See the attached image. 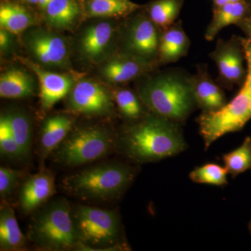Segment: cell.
Returning <instances> with one entry per match:
<instances>
[{"mask_svg":"<svg viewBox=\"0 0 251 251\" xmlns=\"http://www.w3.org/2000/svg\"><path fill=\"white\" fill-rule=\"evenodd\" d=\"M181 125L150 112L123 128L117 137L115 148L135 165L176 156L188 148Z\"/></svg>","mask_w":251,"mask_h":251,"instance_id":"obj_1","label":"cell"},{"mask_svg":"<svg viewBox=\"0 0 251 251\" xmlns=\"http://www.w3.org/2000/svg\"><path fill=\"white\" fill-rule=\"evenodd\" d=\"M138 94L149 111L181 125L198 108L192 75L182 69H171L150 77L140 85Z\"/></svg>","mask_w":251,"mask_h":251,"instance_id":"obj_2","label":"cell"},{"mask_svg":"<svg viewBox=\"0 0 251 251\" xmlns=\"http://www.w3.org/2000/svg\"><path fill=\"white\" fill-rule=\"evenodd\" d=\"M138 171V166L123 162L103 163L67 176L62 188L84 201H114L125 194Z\"/></svg>","mask_w":251,"mask_h":251,"instance_id":"obj_3","label":"cell"},{"mask_svg":"<svg viewBox=\"0 0 251 251\" xmlns=\"http://www.w3.org/2000/svg\"><path fill=\"white\" fill-rule=\"evenodd\" d=\"M72 217L79 245L77 251H130L115 210L76 204Z\"/></svg>","mask_w":251,"mask_h":251,"instance_id":"obj_4","label":"cell"},{"mask_svg":"<svg viewBox=\"0 0 251 251\" xmlns=\"http://www.w3.org/2000/svg\"><path fill=\"white\" fill-rule=\"evenodd\" d=\"M28 239L43 251H77L78 240L72 217V206L57 198L33 213Z\"/></svg>","mask_w":251,"mask_h":251,"instance_id":"obj_5","label":"cell"},{"mask_svg":"<svg viewBox=\"0 0 251 251\" xmlns=\"http://www.w3.org/2000/svg\"><path fill=\"white\" fill-rule=\"evenodd\" d=\"M243 41L248 73L239 93L217 111L202 112L196 119L205 151L224 135L240 131L251 120V43L247 38H243Z\"/></svg>","mask_w":251,"mask_h":251,"instance_id":"obj_6","label":"cell"},{"mask_svg":"<svg viewBox=\"0 0 251 251\" xmlns=\"http://www.w3.org/2000/svg\"><path fill=\"white\" fill-rule=\"evenodd\" d=\"M116 139L111 132L100 127L73 128L51 155L62 166H82L108 154L115 148Z\"/></svg>","mask_w":251,"mask_h":251,"instance_id":"obj_7","label":"cell"},{"mask_svg":"<svg viewBox=\"0 0 251 251\" xmlns=\"http://www.w3.org/2000/svg\"><path fill=\"white\" fill-rule=\"evenodd\" d=\"M242 36L232 35L228 40L219 39L209 54L219 70V82L227 89L242 87L247 77L245 48Z\"/></svg>","mask_w":251,"mask_h":251,"instance_id":"obj_8","label":"cell"},{"mask_svg":"<svg viewBox=\"0 0 251 251\" xmlns=\"http://www.w3.org/2000/svg\"><path fill=\"white\" fill-rule=\"evenodd\" d=\"M162 30L147 14L135 16L128 23L125 47L126 53L158 64Z\"/></svg>","mask_w":251,"mask_h":251,"instance_id":"obj_9","label":"cell"},{"mask_svg":"<svg viewBox=\"0 0 251 251\" xmlns=\"http://www.w3.org/2000/svg\"><path fill=\"white\" fill-rule=\"evenodd\" d=\"M68 105L72 111L87 115L105 116L113 111L111 95L97 82L82 80L73 87Z\"/></svg>","mask_w":251,"mask_h":251,"instance_id":"obj_10","label":"cell"},{"mask_svg":"<svg viewBox=\"0 0 251 251\" xmlns=\"http://www.w3.org/2000/svg\"><path fill=\"white\" fill-rule=\"evenodd\" d=\"M55 193L54 176L49 170L29 176L25 181L18 196V204L23 214L35 212Z\"/></svg>","mask_w":251,"mask_h":251,"instance_id":"obj_11","label":"cell"},{"mask_svg":"<svg viewBox=\"0 0 251 251\" xmlns=\"http://www.w3.org/2000/svg\"><path fill=\"white\" fill-rule=\"evenodd\" d=\"M27 46L33 56L44 65L61 67L67 64V43L60 36L47 31H33L27 36Z\"/></svg>","mask_w":251,"mask_h":251,"instance_id":"obj_12","label":"cell"},{"mask_svg":"<svg viewBox=\"0 0 251 251\" xmlns=\"http://www.w3.org/2000/svg\"><path fill=\"white\" fill-rule=\"evenodd\" d=\"M192 84L197 107L202 112L217 111L227 103L224 90L209 75L206 64L198 65L197 73L192 75Z\"/></svg>","mask_w":251,"mask_h":251,"instance_id":"obj_13","label":"cell"},{"mask_svg":"<svg viewBox=\"0 0 251 251\" xmlns=\"http://www.w3.org/2000/svg\"><path fill=\"white\" fill-rule=\"evenodd\" d=\"M155 65L146 59L123 52L110 59L102 69V74L110 82L122 83L150 72Z\"/></svg>","mask_w":251,"mask_h":251,"instance_id":"obj_14","label":"cell"},{"mask_svg":"<svg viewBox=\"0 0 251 251\" xmlns=\"http://www.w3.org/2000/svg\"><path fill=\"white\" fill-rule=\"evenodd\" d=\"M24 62L32 69L39 78L43 110L46 111L49 110L72 90L73 81L67 75L47 72L26 59Z\"/></svg>","mask_w":251,"mask_h":251,"instance_id":"obj_15","label":"cell"},{"mask_svg":"<svg viewBox=\"0 0 251 251\" xmlns=\"http://www.w3.org/2000/svg\"><path fill=\"white\" fill-rule=\"evenodd\" d=\"M191 41L183 28L181 21L162 31L158 52V64H167L177 62L187 55Z\"/></svg>","mask_w":251,"mask_h":251,"instance_id":"obj_16","label":"cell"},{"mask_svg":"<svg viewBox=\"0 0 251 251\" xmlns=\"http://www.w3.org/2000/svg\"><path fill=\"white\" fill-rule=\"evenodd\" d=\"M74 128V120L64 115L48 117L41 126L39 153L41 163L65 139Z\"/></svg>","mask_w":251,"mask_h":251,"instance_id":"obj_17","label":"cell"},{"mask_svg":"<svg viewBox=\"0 0 251 251\" xmlns=\"http://www.w3.org/2000/svg\"><path fill=\"white\" fill-rule=\"evenodd\" d=\"M251 17V0L229 2L219 7H213L212 20L207 28L204 38L207 41L215 39L221 29L230 25H237L242 20Z\"/></svg>","mask_w":251,"mask_h":251,"instance_id":"obj_18","label":"cell"},{"mask_svg":"<svg viewBox=\"0 0 251 251\" xmlns=\"http://www.w3.org/2000/svg\"><path fill=\"white\" fill-rule=\"evenodd\" d=\"M27 239L21 232L12 206L1 200L0 206V250L21 251L25 247Z\"/></svg>","mask_w":251,"mask_h":251,"instance_id":"obj_19","label":"cell"},{"mask_svg":"<svg viewBox=\"0 0 251 251\" xmlns=\"http://www.w3.org/2000/svg\"><path fill=\"white\" fill-rule=\"evenodd\" d=\"M113 36V27L108 22L87 28L81 39V49L87 57L97 59L103 55Z\"/></svg>","mask_w":251,"mask_h":251,"instance_id":"obj_20","label":"cell"},{"mask_svg":"<svg viewBox=\"0 0 251 251\" xmlns=\"http://www.w3.org/2000/svg\"><path fill=\"white\" fill-rule=\"evenodd\" d=\"M34 90V80L25 71L13 68L1 74L0 77L1 98H25L31 95Z\"/></svg>","mask_w":251,"mask_h":251,"instance_id":"obj_21","label":"cell"},{"mask_svg":"<svg viewBox=\"0 0 251 251\" xmlns=\"http://www.w3.org/2000/svg\"><path fill=\"white\" fill-rule=\"evenodd\" d=\"M184 0H154L146 6L147 14L162 31L177 21Z\"/></svg>","mask_w":251,"mask_h":251,"instance_id":"obj_22","label":"cell"},{"mask_svg":"<svg viewBox=\"0 0 251 251\" xmlns=\"http://www.w3.org/2000/svg\"><path fill=\"white\" fill-rule=\"evenodd\" d=\"M45 12L46 19L52 27L67 28L78 17L80 8L75 0H51Z\"/></svg>","mask_w":251,"mask_h":251,"instance_id":"obj_23","label":"cell"},{"mask_svg":"<svg viewBox=\"0 0 251 251\" xmlns=\"http://www.w3.org/2000/svg\"><path fill=\"white\" fill-rule=\"evenodd\" d=\"M15 139L21 149L25 161L29 159L32 148V126L25 112L19 110L6 113Z\"/></svg>","mask_w":251,"mask_h":251,"instance_id":"obj_24","label":"cell"},{"mask_svg":"<svg viewBox=\"0 0 251 251\" xmlns=\"http://www.w3.org/2000/svg\"><path fill=\"white\" fill-rule=\"evenodd\" d=\"M141 8L130 0H88L87 13L93 17L127 16Z\"/></svg>","mask_w":251,"mask_h":251,"instance_id":"obj_25","label":"cell"},{"mask_svg":"<svg viewBox=\"0 0 251 251\" xmlns=\"http://www.w3.org/2000/svg\"><path fill=\"white\" fill-rule=\"evenodd\" d=\"M34 23L29 12L21 5L4 3L0 6V24L5 30L19 34Z\"/></svg>","mask_w":251,"mask_h":251,"instance_id":"obj_26","label":"cell"},{"mask_svg":"<svg viewBox=\"0 0 251 251\" xmlns=\"http://www.w3.org/2000/svg\"><path fill=\"white\" fill-rule=\"evenodd\" d=\"M114 97L122 115L129 121H137L150 112H146L148 108L143 103L138 94L136 95L131 90L120 89L115 92Z\"/></svg>","mask_w":251,"mask_h":251,"instance_id":"obj_27","label":"cell"},{"mask_svg":"<svg viewBox=\"0 0 251 251\" xmlns=\"http://www.w3.org/2000/svg\"><path fill=\"white\" fill-rule=\"evenodd\" d=\"M225 168L234 178L251 169V137L247 136L240 147L223 155Z\"/></svg>","mask_w":251,"mask_h":251,"instance_id":"obj_28","label":"cell"},{"mask_svg":"<svg viewBox=\"0 0 251 251\" xmlns=\"http://www.w3.org/2000/svg\"><path fill=\"white\" fill-rule=\"evenodd\" d=\"M228 172L224 167L216 163H206L197 167L189 173V178L197 184L223 186L227 184Z\"/></svg>","mask_w":251,"mask_h":251,"instance_id":"obj_29","label":"cell"},{"mask_svg":"<svg viewBox=\"0 0 251 251\" xmlns=\"http://www.w3.org/2000/svg\"><path fill=\"white\" fill-rule=\"evenodd\" d=\"M0 153L3 158L9 160L25 161L6 114H2L0 117Z\"/></svg>","mask_w":251,"mask_h":251,"instance_id":"obj_30","label":"cell"},{"mask_svg":"<svg viewBox=\"0 0 251 251\" xmlns=\"http://www.w3.org/2000/svg\"><path fill=\"white\" fill-rule=\"evenodd\" d=\"M23 175L22 172L18 170L6 167L0 168V196L1 200H6L12 194Z\"/></svg>","mask_w":251,"mask_h":251,"instance_id":"obj_31","label":"cell"},{"mask_svg":"<svg viewBox=\"0 0 251 251\" xmlns=\"http://www.w3.org/2000/svg\"><path fill=\"white\" fill-rule=\"evenodd\" d=\"M236 25L245 34V35L247 36L246 38H247L251 43V17L242 20Z\"/></svg>","mask_w":251,"mask_h":251,"instance_id":"obj_32","label":"cell"},{"mask_svg":"<svg viewBox=\"0 0 251 251\" xmlns=\"http://www.w3.org/2000/svg\"><path fill=\"white\" fill-rule=\"evenodd\" d=\"M10 39L7 31L1 28L0 31V46L1 50L6 49L9 45Z\"/></svg>","mask_w":251,"mask_h":251,"instance_id":"obj_33","label":"cell"},{"mask_svg":"<svg viewBox=\"0 0 251 251\" xmlns=\"http://www.w3.org/2000/svg\"><path fill=\"white\" fill-rule=\"evenodd\" d=\"M213 7H219L229 3V0H212Z\"/></svg>","mask_w":251,"mask_h":251,"instance_id":"obj_34","label":"cell"},{"mask_svg":"<svg viewBox=\"0 0 251 251\" xmlns=\"http://www.w3.org/2000/svg\"><path fill=\"white\" fill-rule=\"evenodd\" d=\"M50 1L51 0H39V3H38V4H39V7H40L41 9L45 11L48 4H49Z\"/></svg>","mask_w":251,"mask_h":251,"instance_id":"obj_35","label":"cell"},{"mask_svg":"<svg viewBox=\"0 0 251 251\" xmlns=\"http://www.w3.org/2000/svg\"><path fill=\"white\" fill-rule=\"evenodd\" d=\"M25 1H27V2L29 3V4H38V3H39V0H25Z\"/></svg>","mask_w":251,"mask_h":251,"instance_id":"obj_36","label":"cell"},{"mask_svg":"<svg viewBox=\"0 0 251 251\" xmlns=\"http://www.w3.org/2000/svg\"><path fill=\"white\" fill-rule=\"evenodd\" d=\"M249 232H250V234H251V217L250 221H249Z\"/></svg>","mask_w":251,"mask_h":251,"instance_id":"obj_37","label":"cell"},{"mask_svg":"<svg viewBox=\"0 0 251 251\" xmlns=\"http://www.w3.org/2000/svg\"><path fill=\"white\" fill-rule=\"evenodd\" d=\"M243 1V0H229V2H237V1Z\"/></svg>","mask_w":251,"mask_h":251,"instance_id":"obj_38","label":"cell"}]
</instances>
